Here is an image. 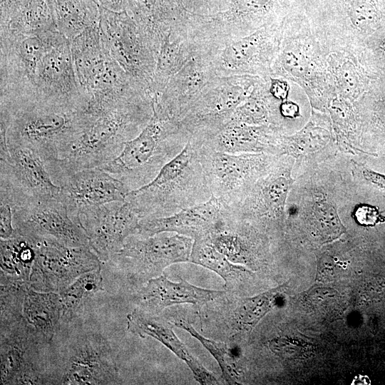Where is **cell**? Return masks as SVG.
I'll return each mask as SVG.
<instances>
[{
	"instance_id": "cell-13",
	"label": "cell",
	"mask_w": 385,
	"mask_h": 385,
	"mask_svg": "<svg viewBox=\"0 0 385 385\" xmlns=\"http://www.w3.org/2000/svg\"><path fill=\"white\" fill-rule=\"evenodd\" d=\"M0 195L9 200L47 199L61 195L43 160L19 145L0 147Z\"/></svg>"
},
{
	"instance_id": "cell-14",
	"label": "cell",
	"mask_w": 385,
	"mask_h": 385,
	"mask_svg": "<svg viewBox=\"0 0 385 385\" xmlns=\"http://www.w3.org/2000/svg\"><path fill=\"white\" fill-rule=\"evenodd\" d=\"M78 218L88 240V245L101 262L110 261L125 241L136 235L140 218L125 200L85 207Z\"/></svg>"
},
{
	"instance_id": "cell-41",
	"label": "cell",
	"mask_w": 385,
	"mask_h": 385,
	"mask_svg": "<svg viewBox=\"0 0 385 385\" xmlns=\"http://www.w3.org/2000/svg\"></svg>"
},
{
	"instance_id": "cell-36",
	"label": "cell",
	"mask_w": 385,
	"mask_h": 385,
	"mask_svg": "<svg viewBox=\"0 0 385 385\" xmlns=\"http://www.w3.org/2000/svg\"><path fill=\"white\" fill-rule=\"evenodd\" d=\"M279 113L284 118H296L300 115L299 106L295 101L289 99L280 101Z\"/></svg>"
},
{
	"instance_id": "cell-2",
	"label": "cell",
	"mask_w": 385,
	"mask_h": 385,
	"mask_svg": "<svg viewBox=\"0 0 385 385\" xmlns=\"http://www.w3.org/2000/svg\"><path fill=\"white\" fill-rule=\"evenodd\" d=\"M201 144L200 140L189 138L183 149L150 182L128 192L125 200L140 220L169 216L211 197Z\"/></svg>"
},
{
	"instance_id": "cell-39",
	"label": "cell",
	"mask_w": 385,
	"mask_h": 385,
	"mask_svg": "<svg viewBox=\"0 0 385 385\" xmlns=\"http://www.w3.org/2000/svg\"><path fill=\"white\" fill-rule=\"evenodd\" d=\"M366 176L373 183L385 188V176L373 172H367Z\"/></svg>"
},
{
	"instance_id": "cell-35",
	"label": "cell",
	"mask_w": 385,
	"mask_h": 385,
	"mask_svg": "<svg viewBox=\"0 0 385 385\" xmlns=\"http://www.w3.org/2000/svg\"><path fill=\"white\" fill-rule=\"evenodd\" d=\"M355 217L358 222L364 225H374L381 220L377 209L367 205L359 206L356 209Z\"/></svg>"
},
{
	"instance_id": "cell-19",
	"label": "cell",
	"mask_w": 385,
	"mask_h": 385,
	"mask_svg": "<svg viewBox=\"0 0 385 385\" xmlns=\"http://www.w3.org/2000/svg\"><path fill=\"white\" fill-rule=\"evenodd\" d=\"M230 214V209L212 195L204 202L171 215L141 219L136 235L149 237L162 232H173L194 240L206 238L225 226Z\"/></svg>"
},
{
	"instance_id": "cell-27",
	"label": "cell",
	"mask_w": 385,
	"mask_h": 385,
	"mask_svg": "<svg viewBox=\"0 0 385 385\" xmlns=\"http://www.w3.org/2000/svg\"><path fill=\"white\" fill-rule=\"evenodd\" d=\"M0 254L1 276L29 284L36 255L34 240L19 234L1 239Z\"/></svg>"
},
{
	"instance_id": "cell-15",
	"label": "cell",
	"mask_w": 385,
	"mask_h": 385,
	"mask_svg": "<svg viewBox=\"0 0 385 385\" xmlns=\"http://www.w3.org/2000/svg\"><path fill=\"white\" fill-rule=\"evenodd\" d=\"M36 101L70 109L86 110L87 100L78 81L70 41L62 36L45 53L35 78Z\"/></svg>"
},
{
	"instance_id": "cell-23",
	"label": "cell",
	"mask_w": 385,
	"mask_h": 385,
	"mask_svg": "<svg viewBox=\"0 0 385 385\" xmlns=\"http://www.w3.org/2000/svg\"><path fill=\"white\" fill-rule=\"evenodd\" d=\"M23 317L46 343L60 329L63 304L61 294L38 292L29 287L23 303Z\"/></svg>"
},
{
	"instance_id": "cell-6",
	"label": "cell",
	"mask_w": 385,
	"mask_h": 385,
	"mask_svg": "<svg viewBox=\"0 0 385 385\" xmlns=\"http://www.w3.org/2000/svg\"><path fill=\"white\" fill-rule=\"evenodd\" d=\"M317 38L328 51L356 52L385 21L381 0H302Z\"/></svg>"
},
{
	"instance_id": "cell-5",
	"label": "cell",
	"mask_w": 385,
	"mask_h": 385,
	"mask_svg": "<svg viewBox=\"0 0 385 385\" xmlns=\"http://www.w3.org/2000/svg\"><path fill=\"white\" fill-rule=\"evenodd\" d=\"M188 139L177 121L153 111L142 131L125 143L115 158L100 168L131 191L150 182L183 149Z\"/></svg>"
},
{
	"instance_id": "cell-31",
	"label": "cell",
	"mask_w": 385,
	"mask_h": 385,
	"mask_svg": "<svg viewBox=\"0 0 385 385\" xmlns=\"http://www.w3.org/2000/svg\"><path fill=\"white\" fill-rule=\"evenodd\" d=\"M356 56L374 79L385 77V21L364 41Z\"/></svg>"
},
{
	"instance_id": "cell-3",
	"label": "cell",
	"mask_w": 385,
	"mask_h": 385,
	"mask_svg": "<svg viewBox=\"0 0 385 385\" xmlns=\"http://www.w3.org/2000/svg\"><path fill=\"white\" fill-rule=\"evenodd\" d=\"M153 114L152 101L145 98L96 116L63 158L46 163L52 180L106 165L142 131Z\"/></svg>"
},
{
	"instance_id": "cell-21",
	"label": "cell",
	"mask_w": 385,
	"mask_h": 385,
	"mask_svg": "<svg viewBox=\"0 0 385 385\" xmlns=\"http://www.w3.org/2000/svg\"><path fill=\"white\" fill-rule=\"evenodd\" d=\"M225 292L196 287L181 279L174 282L161 274L145 282L135 297L137 308L150 314H160L166 307L177 304H191L200 308Z\"/></svg>"
},
{
	"instance_id": "cell-1",
	"label": "cell",
	"mask_w": 385,
	"mask_h": 385,
	"mask_svg": "<svg viewBox=\"0 0 385 385\" xmlns=\"http://www.w3.org/2000/svg\"><path fill=\"white\" fill-rule=\"evenodd\" d=\"M0 111V147H26L45 164L63 158L96 118L37 101L1 102Z\"/></svg>"
},
{
	"instance_id": "cell-8",
	"label": "cell",
	"mask_w": 385,
	"mask_h": 385,
	"mask_svg": "<svg viewBox=\"0 0 385 385\" xmlns=\"http://www.w3.org/2000/svg\"><path fill=\"white\" fill-rule=\"evenodd\" d=\"M99 29L110 56L135 84L148 93L157 55L132 16L126 11H113L100 6Z\"/></svg>"
},
{
	"instance_id": "cell-20",
	"label": "cell",
	"mask_w": 385,
	"mask_h": 385,
	"mask_svg": "<svg viewBox=\"0 0 385 385\" xmlns=\"http://www.w3.org/2000/svg\"><path fill=\"white\" fill-rule=\"evenodd\" d=\"M71 215L78 219L80 209L125 200L130 190L118 179L100 168L78 170L53 180Z\"/></svg>"
},
{
	"instance_id": "cell-9",
	"label": "cell",
	"mask_w": 385,
	"mask_h": 385,
	"mask_svg": "<svg viewBox=\"0 0 385 385\" xmlns=\"http://www.w3.org/2000/svg\"><path fill=\"white\" fill-rule=\"evenodd\" d=\"M194 240L173 232H162L149 237L130 236L120 251L110 260L128 277L138 282L161 275L168 266L190 261Z\"/></svg>"
},
{
	"instance_id": "cell-10",
	"label": "cell",
	"mask_w": 385,
	"mask_h": 385,
	"mask_svg": "<svg viewBox=\"0 0 385 385\" xmlns=\"http://www.w3.org/2000/svg\"><path fill=\"white\" fill-rule=\"evenodd\" d=\"M16 234L57 242L68 247L88 245L86 233L61 195L24 199L11 205Z\"/></svg>"
},
{
	"instance_id": "cell-25",
	"label": "cell",
	"mask_w": 385,
	"mask_h": 385,
	"mask_svg": "<svg viewBox=\"0 0 385 385\" xmlns=\"http://www.w3.org/2000/svg\"><path fill=\"white\" fill-rule=\"evenodd\" d=\"M57 30L69 41L99 24L100 6L96 0H49Z\"/></svg>"
},
{
	"instance_id": "cell-7",
	"label": "cell",
	"mask_w": 385,
	"mask_h": 385,
	"mask_svg": "<svg viewBox=\"0 0 385 385\" xmlns=\"http://www.w3.org/2000/svg\"><path fill=\"white\" fill-rule=\"evenodd\" d=\"M62 36L57 29L39 34L0 30V101H36L38 66Z\"/></svg>"
},
{
	"instance_id": "cell-34",
	"label": "cell",
	"mask_w": 385,
	"mask_h": 385,
	"mask_svg": "<svg viewBox=\"0 0 385 385\" xmlns=\"http://www.w3.org/2000/svg\"><path fill=\"white\" fill-rule=\"evenodd\" d=\"M292 86L293 83L285 78L270 77L269 92L275 100L283 101L289 98Z\"/></svg>"
},
{
	"instance_id": "cell-40",
	"label": "cell",
	"mask_w": 385,
	"mask_h": 385,
	"mask_svg": "<svg viewBox=\"0 0 385 385\" xmlns=\"http://www.w3.org/2000/svg\"><path fill=\"white\" fill-rule=\"evenodd\" d=\"M384 6H385V0H381Z\"/></svg>"
},
{
	"instance_id": "cell-28",
	"label": "cell",
	"mask_w": 385,
	"mask_h": 385,
	"mask_svg": "<svg viewBox=\"0 0 385 385\" xmlns=\"http://www.w3.org/2000/svg\"><path fill=\"white\" fill-rule=\"evenodd\" d=\"M190 262L214 271L225 280V286L231 289L249 273L217 250L209 237L194 240Z\"/></svg>"
},
{
	"instance_id": "cell-18",
	"label": "cell",
	"mask_w": 385,
	"mask_h": 385,
	"mask_svg": "<svg viewBox=\"0 0 385 385\" xmlns=\"http://www.w3.org/2000/svg\"><path fill=\"white\" fill-rule=\"evenodd\" d=\"M60 384H113L118 370L112 349L101 334H87L70 346Z\"/></svg>"
},
{
	"instance_id": "cell-30",
	"label": "cell",
	"mask_w": 385,
	"mask_h": 385,
	"mask_svg": "<svg viewBox=\"0 0 385 385\" xmlns=\"http://www.w3.org/2000/svg\"><path fill=\"white\" fill-rule=\"evenodd\" d=\"M175 325L185 330L192 337L197 339L212 354L218 363L222 378L229 384H239L240 371L237 358L233 348L224 342H219L207 339L200 334L192 325L184 321H179Z\"/></svg>"
},
{
	"instance_id": "cell-29",
	"label": "cell",
	"mask_w": 385,
	"mask_h": 385,
	"mask_svg": "<svg viewBox=\"0 0 385 385\" xmlns=\"http://www.w3.org/2000/svg\"><path fill=\"white\" fill-rule=\"evenodd\" d=\"M101 268L83 274L60 294L63 304V322H71L91 297L103 289Z\"/></svg>"
},
{
	"instance_id": "cell-38",
	"label": "cell",
	"mask_w": 385,
	"mask_h": 385,
	"mask_svg": "<svg viewBox=\"0 0 385 385\" xmlns=\"http://www.w3.org/2000/svg\"><path fill=\"white\" fill-rule=\"evenodd\" d=\"M23 0H0L1 15H4L18 4H19Z\"/></svg>"
},
{
	"instance_id": "cell-16",
	"label": "cell",
	"mask_w": 385,
	"mask_h": 385,
	"mask_svg": "<svg viewBox=\"0 0 385 385\" xmlns=\"http://www.w3.org/2000/svg\"><path fill=\"white\" fill-rule=\"evenodd\" d=\"M46 342L24 317L1 322V384H42L47 380L38 348Z\"/></svg>"
},
{
	"instance_id": "cell-37",
	"label": "cell",
	"mask_w": 385,
	"mask_h": 385,
	"mask_svg": "<svg viewBox=\"0 0 385 385\" xmlns=\"http://www.w3.org/2000/svg\"><path fill=\"white\" fill-rule=\"evenodd\" d=\"M101 7L113 11H126L128 0H96Z\"/></svg>"
},
{
	"instance_id": "cell-32",
	"label": "cell",
	"mask_w": 385,
	"mask_h": 385,
	"mask_svg": "<svg viewBox=\"0 0 385 385\" xmlns=\"http://www.w3.org/2000/svg\"><path fill=\"white\" fill-rule=\"evenodd\" d=\"M271 295L244 299L237 307L234 317L238 327L250 328L269 309Z\"/></svg>"
},
{
	"instance_id": "cell-26",
	"label": "cell",
	"mask_w": 385,
	"mask_h": 385,
	"mask_svg": "<svg viewBox=\"0 0 385 385\" xmlns=\"http://www.w3.org/2000/svg\"><path fill=\"white\" fill-rule=\"evenodd\" d=\"M56 29L49 0H23L1 16L0 30L39 34Z\"/></svg>"
},
{
	"instance_id": "cell-12",
	"label": "cell",
	"mask_w": 385,
	"mask_h": 385,
	"mask_svg": "<svg viewBox=\"0 0 385 385\" xmlns=\"http://www.w3.org/2000/svg\"><path fill=\"white\" fill-rule=\"evenodd\" d=\"M200 156L212 195L230 209L248 195L252 183L267 164L261 156L217 151L202 141Z\"/></svg>"
},
{
	"instance_id": "cell-24",
	"label": "cell",
	"mask_w": 385,
	"mask_h": 385,
	"mask_svg": "<svg viewBox=\"0 0 385 385\" xmlns=\"http://www.w3.org/2000/svg\"><path fill=\"white\" fill-rule=\"evenodd\" d=\"M327 63L336 94L346 100H357L376 80L351 53L328 52Z\"/></svg>"
},
{
	"instance_id": "cell-33",
	"label": "cell",
	"mask_w": 385,
	"mask_h": 385,
	"mask_svg": "<svg viewBox=\"0 0 385 385\" xmlns=\"http://www.w3.org/2000/svg\"><path fill=\"white\" fill-rule=\"evenodd\" d=\"M15 235L16 230L14 227L12 207L6 200L0 199L1 239H9Z\"/></svg>"
},
{
	"instance_id": "cell-22",
	"label": "cell",
	"mask_w": 385,
	"mask_h": 385,
	"mask_svg": "<svg viewBox=\"0 0 385 385\" xmlns=\"http://www.w3.org/2000/svg\"><path fill=\"white\" fill-rule=\"evenodd\" d=\"M128 329L140 337H150L165 346L191 370L200 384H219L216 377L186 348L173 331V325L159 314L135 308L128 315Z\"/></svg>"
},
{
	"instance_id": "cell-4",
	"label": "cell",
	"mask_w": 385,
	"mask_h": 385,
	"mask_svg": "<svg viewBox=\"0 0 385 385\" xmlns=\"http://www.w3.org/2000/svg\"><path fill=\"white\" fill-rule=\"evenodd\" d=\"M324 49L311 26L303 3L285 18L271 77L297 84L313 102L330 101L336 91Z\"/></svg>"
},
{
	"instance_id": "cell-17",
	"label": "cell",
	"mask_w": 385,
	"mask_h": 385,
	"mask_svg": "<svg viewBox=\"0 0 385 385\" xmlns=\"http://www.w3.org/2000/svg\"><path fill=\"white\" fill-rule=\"evenodd\" d=\"M284 19L239 37L226 46L218 58L215 70L235 75L271 77V68L278 52Z\"/></svg>"
},
{
	"instance_id": "cell-11",
	"label": "cell",
	"mask_w": 385,
	"mask_h": 385,
	"mask_svg": "<svg viewBox=\"0 0 385 385\" xmlns=\"http://www.w3.org/2000/svg\"><path fill=\"white\" fill-rule=\"evenodd\" d=\"M33 240L36 255L29 285L36 291L61 294L81 275L101 266L89 245L68 247L52 240Z\"/></svg>"
}]
</instances>
